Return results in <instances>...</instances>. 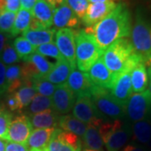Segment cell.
I'll return each instance as SVG.
<instances>
[{
  "label": "cell",
  "mask_w": 151,
  "mask_h": 151,
  "mask_svg": "<svg viewBox=\"0 0 151 151\" xmlns=\"http://www.w3.org/2000/svg\"><path fill=\"white\" fill-rule=\"evenodd\" d=\"M52 109V99L51 97H45L40 94H36L29 103L27 112L29 115L41 113L46 110Z\"/></svg>",
  "instance_id": "cell-29"
},
{
  "label": "cell",
  "mask_w": 151,
  "mask_h": 151,
  "mask_svg": "<svg viewBox=\"0 0 151 151\" xmlns=\"http://www.w3.org/2000/svg\"><path fill=\"white\" fill-rule=\"evenodd\" d=\"M83 143L86 149L94 150H102L103 148V141L99 133L98 128L93 125H88L84 134Z\"/></svg>",
  "instance_id": "cell-26"
},
{
  "label": "cell",
  "mask_w": 151,
  "mask_h": 151,
  "mask_svg": "<svg viewBox=\"0 0 151 151\" xmlns=\"http://www.w3.org/2000/svg\"><path fill=\"white\" fill-rule=\"evenodd\" d=\"M131 70H126L114 77L113 86L109 92L119 103L126 106L132 95Z\"/></svg>",
  "instance_id": "cell-12"
},
{
  "label": "cell",
  "mask_w": 151,
  "mask_h": 151,
  "mask_svg": "<svg viewBox=\"0 0 151 151\" xmlns=\"http://www.w3.org/2000/svg\"><path fill=\"white\" fill-rule=\"evenodd\" d=\"M90 2V4H94V3H104V2H109V1H114V0H87Z\"/></svg>",
  "instance_id": "cell-52"
},
{
  "label": "cell",
  "mask_w": 151,
  "mask_h": 151,
  "mask_svg": "<svg viewBox=\"0 0 151 151\" xmlns=\"http://www.w3.org/2000/svg\"><path fill=\"white\" fill-rule=\"evenodd\" d=\"M92 35L97 46L103 52L120 39L128 37L131 33V14L124 4H118L108 16L92 27L84 29Z\"/></svg>",
  "instance_id": "cell-1"
},
{
  "label": "cell",
  "mask_w": 151,
  "mask_h": 151,
  "mask_svg": "<svg viewBox=\"0 0 151 151\" xmlns=\"http://www.w3.org/2000/svg\"><path fill=\"white\" fill-rule=\"evenodd\" d=\"M58 126L60 129L69 131L81 137L86 133L88 125L76 119L73 115H62L60 117Z\"/></svg>",
  "instance_id": "cell-23"
},
{
  "label": "cell",
  "mask_w": 151,
  "mask_h": 151,
  "mask_svg": "<svg viewBox=\"0 0 151 151\" xmlns=\"http://www.w3.org/2000/svg\"><path fill=\"white\" fill-rule=\"evenodd\" d=\"M91 98L101 115L119 119L126 114V106L119 103L108 89L95 86Z\"/></svg>",
  "instance_id": "cell-5"
},
{
  "label": "cell",
  "mask_w": 151,
  "mask_h": 151,
  "mask_svg": "<svg viewBox=\"0 0 151 151\" xmlns=\"http://www.w3.org/2000/svg\"><path fill=\"white\" fill-rule=\"evenodd\" d=\"M16 14L4 10L0 13V32L9 34L14 26Z\"/></svg>",
  "instance_id": "cell-36"
},
{
  "label": "cell",
  "mask_w": 151,
  "mask_h": 151,
  "mask_svg": "<svg viewBox=\"0 0 151 151\" xmlns=\"http://www.w3.org/2000/svg\"><path fill=\"white\" fill-rule=\"evenodd\" d=\"M116 7L117 4L114 1L90 4L85 16L81 19L82 24L86 27H92L108 16Z\"/></svg>",
  "instance_id": "cell-14"
},
{
  "label": "cell",
  "mask_w": 151,
  "mask_h": 151,
  "mask_svg": "<svg viewBox=\"0 0 151 151\" xmlns=\"http://www.w3.org/2000/svg\"><path fill=\"white\" fill-rule=\"evenodd\" d=\"M55 29H47L41 30H31L27 29L22 33V36L25 38L34 46L37 47L44 44L53 42L55 36Z\"/></svg>",
  "instance_id": "cell-22"
},
{
  "label": "cell",
  "mask_w": 151,
  "mask_h": 151,
  "mask_svg": "<svg viewBox=\"0 0 151 151\" xmlns=\"http://www.w3.org/2000/svg\"><path fill=\"white\" fill-rule=\"evenodd\" d=\"M20 0H6V10L16 14L20 9Z\"/></svg>",
  "instance_id": "cell-43"
},
{
  "label": "cell",
  "mask_w": 151,
  "mask_h": 151,
  "mask_svg": "<svg viewBox=\"0 0 151 151\" xmlns=\"http://www.w3.org/2000/svg\"><path fill=\"white\" fill-rule=\"evenodd\" d=\"M57 2H58V5H60V4H64L66 2V0H57Z\"/></svg>",
  "instance_id": "cell-53"
},
{
  "label": "cell",
  "mask_w": 151,
  "mask_h": 151,
  "mask_svg": "<svg viewBox=\"0 0 151 151\" xmlns=\"http://www.w3.org/2000/svg\"><path fill=\"white\" fill-rule=\"evenodd\" d=\"M145 60L146 65L149 66V68H150L151 69V55H150L148 57H146Z\"/></svg>",
  "instance_id": "cell-51"
},
{
  "label": "cell",
  "mask_w": 151,
  "mask_h": 151,
  "mask_svg": "<svg viewBox=\"0 0 151 151\" xmlns=\"http://www.w3.org/2000/svg\"><path fill=\"white\" fill-rule=\"evenodd\" d=\"M72 113L76 119L87 125H93L98 128L103 123L101 113L98 112L90 97H77L72 108Z\"/></svg>",
  "instance_id": "cell-7"
},
{
  "label": "cell",
  "mask_w": 151,
  "mask_h": 151,
  "mask_svg": "<svg viewBox=\"0 0 151 151\" xmlns=\"http://www.w3.org/2000/svg\"><path fill=\"white\" fill-rule=\"evenodd\" d=\"M133 134L141 144H149L151 141V124L145 119L136 122L133 125Z\"/></svg>",
  "instance_id": "cell-27"
},
{
  "label": "cell",
  "mask_w": 151,
  "mask_h": 151,
  "mask_svg": "<svg viewBox=\"0 0 151 151\" xmlns=\"http://www.w3.org/2000/svg\"><path fill=\"white\" fill-rule=\"evenodd\" d=\"M65 3L75 13L76 15L80 19L85 16L89 5L87 0H66Z\"/></svg>",
  "instance_id": "cell-38"
},
{
  "label": "cell",
  "mask_w": 151,
  "mask_h": 151,
  "mask_svg": "<svg viewBox=\"0 0 151 151\" xmlns=\"http://www.w3.org/2000/svg\"><path fill=\"white\" fill-rule=\"evenodd\" d=\"M76 98L75 94L70 91L65 83L57 86L51 97L52 109L59 115L68 113L75 105Z\"/></svg>",
  "instance_id": "cell-13"
},
{
  "label": "cell",
  "mask_w": 151,
  "mask_h": 151,
  "mask_svg": "<svg viewBox=\"0 0 151 151\" xmlns=\"http://www.w3.org/2000/svg\"><path fill=\"white\" fill-rule=\"evenodd\" d=\"M6 81H7V92L9 94L14 93L21 86H24L22 79L21 65H9L6 68Z\"/></svg>",
  "instance_id": "cell-24"
},
{
  "label": "cell",
  "mask_w": 151,
  "mask_h": 151,
  "mask_svg": "<svg viewBox=\"0 0 151 151\" xmlns=\"http://www.w3.org/2000/svg\"><path fill=\"white\" fill-rule=\"evenodd\" d=\"M9 39H11V37L9 36V34H4V33L0 32V55H1L4 49V46H5L7 41Z\"/></svg>",
  "instance_id": "cell-45"
},
{
  "label": "cell",
  "mask_w": 151,
  "mask_h": 151,
  "mask_svg": "<svg viewBox=\"0 0 151 151\" xmlns=\"http://www.w3.org/2000/svg\"><path fill=\"white\" fill-rule=\"evenodd\" d=\"M55 133V132H54ZM44 151H76L73 148H71L70 146L65 145V143H63L62 141L58 139L55 135L53 134L47 146L45 147V149Z\"/></svg>",
  "instance_id": "cell-39"
},
{
  "label": "cell",
  "mask_w": 151,
  "mask_h": 151,
  "mask_svg": "<svg viewBox=\"0 0 151 151\" xmlns=\"http://www.w3.org/2000/svg\"><path fill=\"white\" fill-rule=\"evenodd\" d=\"M14 95L19 103V111H21L29 105L33 98L36 95V92L32 86L24 85L18 91L14 92Z\"/></svg>",
  "instance_id": "cell-32"
},
{
  "label": "cell",
  "mask_w": 151,
  "mask_h": 151,
  "mask_svg": "<svg viewBox=\"0 0 151 151\" xmlns=\"http://www.w3.org/2000/svg\"><path fill=\"white\" fill-rule=\"evenodd\" d=\"M4 106H5V108H7V109L9 111H11V112L19 111V103H18V100H17L14 93H11V94H9L7 96Z\"/></svg>",
  "instance_id": "cell-41"
},
{
  "label": "cell",
  "mask_w": 151,
  "mask_h": 151,
  "mask_svg": "<svg viewBox=\"0 0 151 151\" xmlns=\"http://www.w3.org/2000/svg\"><path fill=\"white\" fill-rule=\"evenodd\" d=\"M31 19H32L31 11H28L26 9H20L19 12L17 13L12 30L9 34V36L11 38L15 37L18 35L27 30L29 27Z\"/></svg>",
  "instance_id": "cell-25"
},
{
  "label": "cell",
  "mask_w": 151,
  "mask_h": 151,
  "mask_svg": "<svg viewBox=\"0 0 151 151\" xmlns=\"http://www.w3.org/2000/svg\"><path fill=\"white\" fill-rule=\"evenodd\" d=\"M6 143H7V141L0 139V151H5Z\"/></svg>",
  "instance_id": "cell-47"
},
{
  "label": "cell",
  "mask_w": 151,
  "mask_h": 151,
  "mask_svg": "<svg viewBox=\"0 0 151 151\" xmlns=\"http://www.w3.org/2000/svg\"><path fill=\"white\" fill-rule=\"evenodd\" d=\"M132 89L134 93L145 92L149 85V76L146 69L145 60H142L131 70Z\"/></svg>",
  "instance_id": "cell-19"
},
{
  "label": "cell",
  "mask_w": 151,
  "mask_h": 151,
  "mask_svg": "<svg viewBox=\"0 0 151 151\" xmlns=\"http://www.w3.org/2000/svg\"><path fill=\"white\" fill-rule=\"evenodd\" d=\"M122 151H144L141 148L139 147H137V146L132 145H127L124 150Z\"/></svg>",
  "instance_id": "cell-46"
},
{
  "label": "cell",
  "mask_w": 151,
  "mask_h": 151,
  "mask_svg": "<svg viewBox=\"0 0 151 151\" xmlns=\"http://www.w3.org/2000/svg\"><path fill=\"white\" fill-rule=\"evenodd\" d=\"M4 108H5V106H4V104L3 103V102H1V100H0V111H1Z\"/></svg>",
  "instance_id": "cell-54"
},
{
  "label": "cell",
  "mask_w": 151,
  "mask_h": 151,
  "mask_svg": "<svg viewBox=\"0 0 151 151\" xmlns=\"http://www.w3.org/2000/svg\"><path fill=\"white\" fill-rule=\"evenodd\" d=\"M54 134L58 139L65 143V145L70 146L76 151H81V142L79 136H77L71 132L65 131L60 129H56Z\"/></svg>",
  "instance_id": "cell-33"
},
{
  "label": "cell",
  "mask_w": 151,
  "mask_h": 151,
  "mask_svg": "<svg viewBox=\"0 0 151 151\" xmlns=\"http://www.w3.org/2000/svg\"><path fill=\"white\" fill-rule=\"evenodd\" d=\"M55 8L45 0H37L31 10L34 19L43 24L45 28L50 29L53 25V15Z\"/></svg>",
  "instance_id": "cell-18"
},
{
  "label": "cell",
  "mask_w": 151,
  "mask_h": 151,
  "mask_svg": "<svg viewBox=\"0 0 151 151\" xmlns=\"http://www.w3.org/2000/svg\"><path fill=\"white\" fill-rule=\"evenodd\" d=\"M37 0H20L21 9H26L28 11L32 10L33 7L35 6Z\"/></svg>",
  "instance_id": "cell-44"
},
{
  "label": "cell",
  "mask_w": 151,
  "mask_h": 151,
  "mask_svg": "<svg viewBox=\"0 0 151 151\" xmlns=\"http://www.w3.org/2000/svg\"><path fill=\"white\" fill-rule=\"evenodd\" d=\"M98 130L108 151L120 150L128 142L130 135L129 129L119 119L103 122Z\"/></svg>",
  "instance_id": "cell-4"
},
{
  "label": "cell",
  "mask_w": 151,
  "mask_h": 151,
  "mask_svg": "<svg viewBox=\"0 0 151 151\" xmlns=\"http://www.w3.org/2000/svg\"><path fill=\"white\" fill-rule=\"evenodd\" d=\"M65 84L75 94L76 98L80 97H91L95 87L86 72H82L76 69L71 70Z\"/></svg>",
  "instance_id": "cell-11"
},
{
  "label": "cell",
  "mask_w": 151,
  "mask_h": 151,
  "mask_svg": "<svg viewBox=\"0 0 151 151\" xmlns=\"http://www.w3.org/2000/svg\"><path fill=\"white\" fill-rule=\"evenodd\" d=\"M148 76H149V91L151 93V69L150 68H148Z\"/></svg>",
  "instance_id": "cell-50"
},
{
  "label": "cell",
  "mask_w": 151,
  "mask_h": 151,
  "mask_svg": "<svg viewBox=\"0 0 151 151\" xmlns=\"http://www.w3.org/2000/svg\"><path fill=\"white\" fill-rule=\"evenodd\" d=\"M83 151H102V150H88V149H85Z\"/></svg>",
  "instance_id": "cell-55"
},
{
  "label": "cell",
  "mask_w": 151,
  "mask_h": 151,
  "mask_svg": "<svg viewBox=\"0 0 151 151\" xmlns=\"http://www.w3.org/2000/svg\"><path fill=\"white\" fill-rule=\"evenodd\" d=\"M53 24L60 29H76L80 26V20L67 4L64 3L55 9Z\"/></svg>",
  "instance_id": "cell-16"
},
{
  "label": "cell",
  "mask_w": 151,
  "mask_h": 151,
  "mask_svg": "<svg viewBox=\"0 0 151 151\" xmlns=\"http://www.w3.org/2000/svg\"><path fill=\"white\" fill-rule=\"evenodd\" d=\"M6 9V0H0V13Z\"/></svg>",
  "instance_id": "cell-48"
},
{
  "label": "cell",
  "mask_w": 151,
  "mask_h": 151,
  "mask_svg": "<svg viewBox=\"0 0 151 151\" xmlns=\"http://www.w3.org/2000/svg\"><path fill=\"white\" fill-rule=\"evenodd\" d=\"M73 68L70 64L65 59H62L55 63L53 68L44 78L54 85L60 86L66 82Z\"/></svg>",
  "instance_id": "cell-17"
},
{
  "label": "cell",
  "mask_w": 151,
  "mask_h": 151,
  "mask_svg": "<svg viewBox=\"0 0 151 151\" xmlns=\"http://www.w3.org/2000/svg\"><path fill=\"white\" fill-rule=\"evenodd\" d=\"M32 130L33 127L29 117L25 114L19 115L11 121L6 141L18 144H26Z\"/></svg>",
  "instance_id": "cell-10"
},
{
  "label": "cell",
  "mask_w": 151,
  "mask_h": 151,
  "mask_svg": "<svg viewBox=\"0 0 151 151\" xmlns=\"http://www.w3.org/2000/svg\"><path fill=\"white\" fill-rule=\"evenodd\" d=\"M35 52L43 55V56H49V57L54 58V59L56 60V61L64 59V57L60 53L59 50L54 42L39 45L36 47Z\"/></svg>",
  "instance_id": "cell-35"
},
{
  "label": "cell",
  "mask_w": 151,
  "mask_h": 151,
  "mask_svg": "<svg viewBox=\"0 0 151 151\" xmlns=\"http://www.w3.org/2000/svg\"><path fill=\"white\" fill-rule=\"evenodd\" d=\"M13 45L20 60L23 61H25L31 55L35 53L36 51V47L29 43L23 36L15 38L13 42Z\"/></svg>",
  "instance_id": "cell-28"
},
{
  "label": "cell",
  "mask_w": 151,
  "mask_h": 151,
  "mask_svg": "<svg viewBox=\"0 0 151 151\" xmlns=\"http://www.w3.org/2000/svg\"><path fill=\"white\" fill-rule=\"evenodd\" d=\"M132 45L135 51L145 60L151 55V22L137 13L134 26L131 30Z\"/></svg>",
  "instance_id": "cell-6"
},
{
  "label": "cell",
  "mask_w": 151,
  "mask_h": 151,
  "mask_svg": "<svg viewBox=\"0 0 151 151\" xmlns=\"http://www.w3.org/2000/svg\"><path fill=\"white\" fill-rule=\"evenodd\" d=\"M25 61L32 63L36 68L38 73L40 76H45L47 75L50 70L53 68L55 64V63H51L45 56L38 54L36 52L31 55Z\"/></svg>",
  "instance_id": "cell-30"
},
{
  "label": "cell",
  "mask_w": 151,
  "mask_h": 151,
  "mask_svg": "<svg viewBox=\"0 0 151 151\" xmlns=\"http://www.w3.org/2000/svg\"><path fill=\"white\" fill-rule=\"evenodd\" d=\"M0 60H2V62L4 65H8V66L14 65L20 61L19 55L14 48L13 44L11 43L10 39L6 43L4 49L0 55Z\"/></svg>",
  "instance_id": "cell-34"
},
{
  "label": "cell",
  "mask_w": 151,
  "mask_h": 151,
  "mask_svg": "<svg viewBox=\"0 0 151 151\" xmlns=\"http://www.w3.org/2000/svg\"><path fill=\"white\" fill-rule=\"evenodd\" d=\"M32 86L37 94L45 97H51L56 90L57 86L52 84L44 78V76H37L32 80Z\"/></svg>",
  "instance_id": "cell-31"
},
{
  "label": "cell",
  "mask_w": 151,
  "mask_h": 151,
  "mask_svg": "<svg viewBox=\"0 0 151 151\" xmlns=\"http://www.w3.org/2000/svg\"><path fill=\"white\" fill-rule=\"evenodd\" d=\"M76 63L82 72H87L103 54L92 35L84 29L75 31Z\"/></svg>",
  "instance_id": "cell-3"
},
{
  "label": "cell",
  "mask_w": 151,
  "mask_h": 151,
  "mask_svg": "<svg viewBox=\"0 0 151 151\" xmlns=\"http://www.w3.org/2000/svg\"><path fill=\"white\" fill-rule=\"evenodd\" d=\"M6 68V65L0 60V97L7 92Z\"/></svg>",
  "instance_id": "cell-40"
},
{
  "label": "cell",
  "mask_w": 151,
  "mask_h": 151,
  "mask_svg": "<svg viewBox=\"0 0 151 151\" xmlns=\"http://www.w3.org/2000/svg\"><path fill=\"white\" fill-rule=\"evenodd\" d=\"M91 81L95 86L110 90L113 86L114 76L109 71L102 57H100L87 71Z\"/></svg>",
  "instance_id": "cell-15"
},
{
  "label": "cell",
  "mask_w": 151,
  "mask_h": 151,
  "mask_svg": "<svg viewBox=\"0 0 151 151\" xmlns=\"http://www.w3.org/2000/svg\"><path fill=\"white\" fill-rule=\"evenodd\" d=\"M104 64L115 77L126 70H132L137 63L145 60L135 51L128 39H120L108 47L102 55Z\"/></svg>",
  "instance_id": "cell-2"
},
{
  "label": "cell",
  "mask_w": 151,
  "mask_h": 151,
  "mask_svg": "<svg viewBox=\"0 0 151 151\" xmlns=\"http://www.w3.org/2000/svg\"><path fill=\"white\" fill-rule=\"evenodd\" d=\"M30 151H44V150H30Z\"/></svg>",
  "instance_id": "cell-56"
},
{
  "label": "cell",
  "mask_w": 151,
  "mask_h": 151,
  "mask_svg": "<svg viewBox=\"0 0 151 151\" xmlns=\"http://www.w3.org/2000/svg\"><path fill=\"white\" fill-rule=\"evenodd\" d=\"M5 151H30L26 144H18L8 141L6 143Z\"/></svg>",
  "instance_id": "cell-42"
},
{
  "label": "cell",
  "mask_w": 151,
  "mask_h": 151,
  "mask_svg": "<svg viewBox=\"0 0 151 151\" xmlns=\"http://www.w3.org/2000/svg\"><path fill=\"white\" fill-rule=\"evenodd\" d=\"M151 108V93L149 90L134 93L126 105V114L133 122L145 119Z\"/></svg>",
  "instance_id": "cell-8"
},
{
  "label": "cell",
  "mask_w": 151,
  "mask_h": 151,
  "mask_svg": "<svg viewBox=\"0 0 151 151\" xmlns=\"http://www.w3.org/2000/svg\"><path fill=\"white\" fill-rule=\"evenodd\" d=\"M30 123L35 129H50L56 128L59 124L60 116L53 109L29 116Z\"/></svg>",
  "instance_id": "cell-20"
},
{
  "label": "cell",
  "mask_w": 151,
  "mask_h": 151,
  "mask_svg": "<svg viewBox=\"0 0 151 151\" xmlns=\"http://www.w3.org/2000/svg\"><path fill=\"white\" fill-rule=\"evenodd\" d=\"M55 45L64 59L73 69H76L75 31L67 28L60 29L55 33Z\"/></svg>",
  "instance_id": "cell-9"
},
{
  "label": "cell",
  "mask_w": 151,
  "mask_h": 151,
  "mask_svg": "<svg viewBox=\"0 0 151 151\" xmlns=\"http://www.w3.org/2000/svg\"><path fill=\"white\" fill-rule=\"evenodd\" d=\"M13 119V115L6 108L0 111V139L6 140L9 127Z\"/></svg>",
  "instance_id": "cell-37"
},
{
  "label": "cell",
  "mask_w": 151,
  "mask_h": 151,
  "mask_svg": "<svg viewBox=\"0 0 151 151\" xmlns=\"http://www.w3.org/2000/svg\"><path fill=\"white\" fill-rule=\"evenodd\" d=\"M55 129L56 128L35 129L32 130L26 142V145L30 150H44L49 144Z\"/></svg>",
  "instance_id": "cell-21"
},
{
  "label": "cell",
  "mask_w": 151,
  "mask_h": 151,
  "mask_svg": "<svg viewBox=\"0 0 151 151\" xmlns=\"http://www.w3.org/2000/svg\"><path fill=\"white\" fill-rule=\"evenodd\" d=\"M47 3H49L50 5L52 6V7H54L55 9V8H57V6L58 5V2H57V0H45Z\"/></svg>",
  "instance_id": "cell-49"
}]
</instances>
